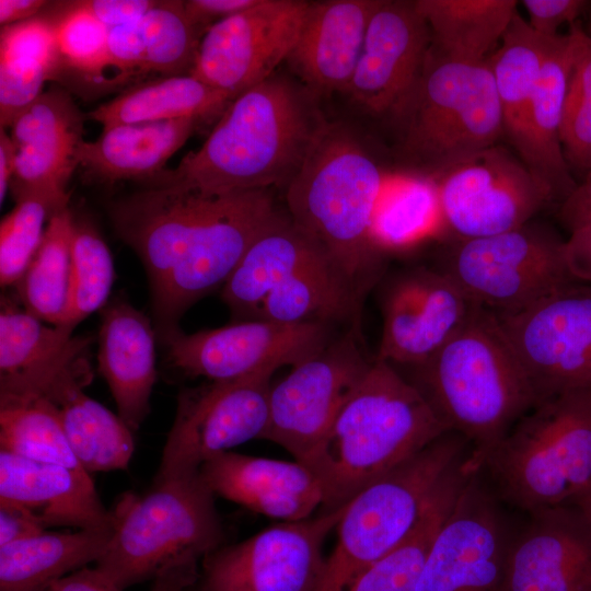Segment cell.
Instances as JSON below:
<instances>
[{
	"instance_id": "1",
	"label": "cell",
	"mask_w": 591,
	"mask_h": 591,
	"mask_svg": "<svg viewBox=\"0 0 591 591\" xmlns=\"http://www.w3.org/2000/svg\"><path fill=\"white\" fill-rule=\"evenodd\" d=\"M280 216L268 189L209 195L148 186L112 206L116 232L143 264L155 332L165 344L181 332L183 314L223 287Z\"/></svg>"
},
{
	"instance_id": "2",
	"label": "cell",
	"mask_w": 591,
	"mask_h": 591,
	"mask_svg": "<svg viewBox=\"0 0 591 591\" xmlns=\"http://www.w3.org/2000/svg\"><path fill=\"white\" fill-rule=\"evenodd\" d=\"M318 96L275 72L234 99L205 142L149 179L202 194L287 186L326 125Z\"/></svg>"
},
{
	"instance_id": "3",
	"label": "cell",
	"mask_w": 591,
	"mask_h": 591,
	"mask_svg": "<svg viewBox=\"0 0 591 591\" xmlns=\"http://www.w3.org/2000/svg\"><path fill=\"white\" fill-rule=\"evenodd\" d=\"M409 367L414 375L407 380L447 429L472 444L465 461L472 473L538 403L496 314L480 306L432 356Z\"/></svg>"
},
{
	"instance_id": "4",
	"label": "cell",
	"mask_w": 591,
	"mask_h": 591,
	"mask_svg": "<svg viewBox=\"0 0 591 591\" xmlns=\"http://www.w3.org/2000/svg\"><path fill=\"white\" fill-rule=\"evenodd\" d=\"M448 431L421 393L375 359L301 463L323 488L324 510H334Z\"/></svg>"
},
{
	"instance_id": "5",
	"label": "cell",
	"mask_w": 591,
	"mask_h": 591,
	"mask_svg": "<svg viewBox=\"0 0 591 591\" xmlns=\"http://www.w3.org/2000/svg\"><path fill=\"white\" fill-rule=\"evenodd\" d=\"M375 161L346 125L327 121L286 186L288 217L325 253L357 298L382 268L371 227L382 194Z\"/></svg>"
},
{
	"instance_id": "6",
	"label": "cell",
	"mask_w": 591,
	"mask_h": 591,
	"mask_svg": "<svg viewBox=\"0 0 591 591\" xmlns=\"http://www.w3.org/2000/svg\"><path fill=\"white\" fill-rule=\"evenodd\" d=\"M389 115L402 159L434 177L497 144L505 135L486 61L455 62L431 48L418 80Z\"/></svg>"
},
{
	"instance_id": "7",
	"label": "cell",
	"mask_w": 591,
	"mask_h": 591,
	"mask_svg": "<svg viewBox=\"0 0 591 591\" xmlns=\"http://www.w3.org/2000/svg\"><path fill=\"white\" fill-rule=\"evenodd\" d=\"M501 502L528 513L569 503L591 480V389L540 401L485 456Z\"/></svg>"
},
{
	"instance_id": "8",
	"label": "cell",
	"mask_w": 591,
	"mask_h": 591,
	"mask_svg": "<svg viewBox=\"0 0 591 591\" xmlns=\"http://www.w3.org/2000/svg\"><path fill=\"white\" fill-rule=\"evenodd\" d=\"M215 497L200 472L155 476L144 495L127 494L113 509L115 530L96 570L124 591L170 567L198 564L225 544Z\"/></svg>"
},
{
	"instance_id": "9",
	"label": "cell",
	"mask_w": 591,
	"mask_h": 591,
	"mask_svg": "<svg viewBox=\"0 0 591 591\" xmlns=\"http://www.w3.org/2000/svg\"><path fill=\"white\" fill-rule=\"evenodd\" d=\"M467 444L463 436L448 431L359 491L336 526L337 541L315 591H345L363 570L401 545L466 457Z\"/></svg>"
},
{
	"instance_id": "10",
	"label": "cell",
	"mask_w": 591,
	"mask_h": 591,
	"mask_svg": "<svg viewBox=\"0 0 591 591\" xmlns=\"http://www.w3.org/2000/svg\"><path fill=\"white\" fill-rule=\"evenodd\" d=\"M439 269L474 304L497 315L526 310L577 282L566 265L565 241L532 221L499 234L456 241Z\"/></svg>"
},
{
	"instance_id": "11",
	"label": "cell",
	"mask_w": 591,
	"mask_h": 591,
	"mask_svg": "<svg viewBox=\"0 0 591 591\" xmlns=\"http://www.w3.org/2000/svg\"><path fill=\"white\" fill-rule=\"evenodd\" d=\"M345 507L221 545L201 559L187 591H315L325 564L324 543Z\"/></svg>"
},
{
	"instance_id": "12",
	"label": "cell",
	"mask_w": 591,
	"mask_h": 591,
	"mask_svg": "<svg viewBox=\"0 0 591 591\" xmlns=\"http://www.w3.org/2000/svg\"><path fill=\"white\" fill-rule=\"evenodd\" d=\"M500 500L471 473L438 531L415 591H503L513 532Z\"/></svg>"
},
{
	"instance_id": "13",
	"label": "cell",
	"mask_w": 591,
	"mask_h": 591,
	"mask_svg": "<svg viewBox=\"0 0 591 591\" xmlns=\"http://www.w3.org/2000/svg\"><path fill=\"white\" fill-rule=\"evenodd\" d=\"M274 373L183 390L155 476L198 474L211 457L253 439L268 424Z\"/></svg>"
},
{
	"instance_id": "14",
	"label": "cell",
	"mask_w": 591,
	"mask_h": 591,
	"mask_svg": "<svg viewBox=\"0 0 591 591\" xmlns=\"http://www.w3.org/2000/svg\"><path fill=\"white\" fill-rule=\"evenodd\" d=\"M436 179L443 230L456 241L517 229L553 205L520 158L498 144Z\"/></svg>"
},
{
	"instance_id": "15",
	"label": "cell",
	"mask_w": 591,
	"mask_h": 591,
	"mask_svg": "<svg viewBox=\"0 0 591 591\" xmlns=\"http://www.w3.org/2000/svg\"><path fill=\"white\" fill-rule=\"evenodd\" d=\"M496 316L538 402L591 389V283H569L526 310Z\"/></svg>"
},
{
	"instance_id": "16",
	"label": "cell",
	"mask_w": 591,
	"mask_h": 591,
	"mask_svg": "<svg viewBox=\"0 0 591 591\" xmlns=\"http://www.w3.org/2000/svg\"><path fill=\"white\" fill-rule=\"evenodd\" d=\"M371 363L351 332L292 367L271 385L268 424L262 439L303 461L327 434Z\"/></svg>"
},
{
	"instance_id": "17",
	"label": "cell",
	"mask_w": 591,
	"mask_h": 591,
	"mask_svg": "<svg viewBox=\"0 0 591 591\" xmlns=\"http://www.w3.org/2000/svg\"><path fill=\"white\" fill-rule=\"evenodd\" d=\"M333 339L332 324L251 318L193 334L178 332L166 345L174 368L222 382L296 367Z\"/></svg>"
},
{
	"instance_id": "18",
	"label": "cell",
	"mask_w": 591,
	"mask_h": 591,
	"mask_svg": "<svg viewBox=\"0 0 591 591\" xmlns=\"http://www.w3.org/2000/svg\"><path fill=\"white\" fill-rule=\"evenodd\" d=\"M310 1L259 0L202 35L190 74L231 102L271 77L298 37Z\"/></svg>"
},
{
	"instance_id": "19",
	"label": "cell",
	"mask_w": 591,
	"mask_h": 591,
	"mask_svg": "<svg viewBox=\"0 0 591 591\" xmlns=\"http://www.w3.org/2000/svg\"><path fill=\"white\" fill-rule=\"evenodd\" d=\"M478 305L441 269L417 267L401 274L383 301L376 360L415 366L432 356Z\"/></svg>"
},
{
	"instance_id": "20",
	"label": "cell",
	"mask_w": 591,
	"mask_h": 591,
	"mask_svg": "<svg viewBox=\"0 0 591 591\" xmlns=\"http://www.w3.org/2000/svg\"><path fill=\"white\" fill-rule=\"evenodd\" d=\"M430 46L415 1L381 0L346 93L371 114H390L418 80Z\"/></svg>"
},
{
	"instance_id": "21",
	"label": "cell",
	"mask_w": 591,
	"mask_h": 591,
	"mask_svg": "<svg viewBox=\"0 0 591 591\" xmlns=\"http://www.w3.org/2000/svg\"><path fill=\"white\" fill-rule=\"evenodd\" d=\"M503 591H591V521L571 503L530 512L512 541Z\"/></svg>"
},
{
	"instance_id": "22",
	"label": "cell",
	"mask_w": 591,
	"mask_h": 591,
	"mask_svg": "<svg viewBox=\"0 0 591 591\" xmlns=\"http://www.w3.org/2000/svg\"><path fill=\"white\" fill-rule=\"evenodd\" d=\"M83 123L71 96L54 88L18 114L10 126L15 147L14 197L42 193L68 206L67 185L79 166Z\"/></svg>"
},
{
	"instance_id": "23",
	"label": "cell",
	"mask_w": 591,
	"mask_h": 591,
	"mask_svg": "<svg viewBox=\"0 0 591 591\" xmlns=\"http://www.w3.org/2000/svg\"><path fill=\"white\" fill-rule=\"evenodd\" d=\"M380 1H310L285 61L294 78L318 97L346 93Z\"/></svg>"
},
{
	"instance_id": "24",
	"label": "cell",
	"mask_w": 591,
	"mask_h": 591,
	"mask_svg": "<svg viewBox=\"0 0 591 591\" xmlns=\"http://www.w3.org/2000/svg\"><path fill=\"white\" fill-rule=\"evenodd\" d=\"M199 472L215 496L282 522L308 519L324 503L318 479L297 460L227 451L206 461Z\"/></svg>"
},
{
	"instance_id": "25",
	"label": "cell",
	"mask_w": 591,
	"mask_h": 591,
	"mask_svg": "<svg viewBox=\"0 0 591 591\" xmlns=\"http://www.w3.org/2000/svg\"><path fill=\"white\" fill-rule=\"evenodd\" d=\"M0 501L33 512L46 528L96 529L114 523L85 471L0 450Z\"/></svg>"
},
{
	"instance_id": "26",
	"label": "cell",
	"mask_w": 591,
	"mask_h": 591,
	"mask_svg": "<svg viewBox=\"0 0 591 591\" xmlns=\"http://www.w3.org/2000/svg\"><path fill=\"white\" fill-rule=\"evenodd\" d=\"M569 68V37L559 35L517 128L508 137L520 160L558 207L578 184L560 139Z\"/></svg>"
},
{
	"instance_id": "27",
	"label": "cell",
	"mask_w": 591,
	"mask_h": 591,
	"mask_svg": "<svg viewBox=\"0 0 591 591\" xmlns=\"http://www.w3.org/2000/svg\"><path fill=\"white\" fill-rule=\"evenodd\" d=\"M74 327L45 322L2 299L0 313V397L44 396L80 356L90 339L72 336Z\"/></svg>"
},
{
	"instance_id": "28",
	"label": "cell",
	"mask_w": 591,
	"mask_h": 591,
	"mask_svg": "<svg viewBox=\"0 0 591 591\" xmlns=\"http://www.w3.org/2000/svg\"><path fill=\"white\" fill-rule=\"evenodd\" d=\"M97 363L118 416L131 431L138 430L150 413L157 380L155 328L149 317L126 301L107 304L102 310Z\"/></svg>"
},
{
	"instance_id": "29",
	"label": "cell",
	"mask_w": 591,
	"mask_h": 591,
	"mask_svg": "<svg viewBox=\"0 0 591 591\" xmlns=\"http://www.w3.org/2000/svg\"><path fill=\"white\" fill-rule=\"evenodd\" d=\"M85 356L67 367L44 397L56 406L69 445L86 473L126 470L135 449L132 431L84 393L92 381Z\"/></svg>"
},
{
	"instance_id": "30",
	"label": "cell",
	"mask_w": 591,
	"mask_h": 591,
	"mask_svg": "<svg viewBox=\"0 0 591 591\" xmlns=\"http://www.w3.org/2000/svg\"><path fill=\"white\" fill-rule=\"evenodd\" d=\"M198 124L195 119H174L105 128L96 140L80 144L79 166L101 183L148 182L164 171L167 160L184 146Z\"/></svg>"
},
{
	"instance_id": "31",
	"label": "cell",
	"mask_w": 591,
	"mask_h": 591,
	"mask_svg": "<svg viewBox=\"0 0 591 591\" xmlns=\"http://www.w3.org/2000/svg\"><path fill=\"white\" fill-rule=\"evenodd\" d=\"M200 39L183 1H158L139 20L109 30L111 65L125 74H189Z\"/></svg>"
},
{
	"instance_id": "32",
	"label": "cell",
	"mask_w": 591,
	"mask_h": 591,
	"mask_svg": "<svg viewBox=\"0 0 591 591\" xmlns=\"http://www.w3.org/2000/svg\"><path fill=\"white\" fill-rule=\"evenodd\" d=\"M323 258L321 247L281 215L247 248L222 287V300L235 316L255 318L275 288Z\"/></svg>"
},
{
	"instance_id": "33",
	"label": "cell",
	"mask_w": 591,
	"mask_h": 591,
	"mask_svg": "<svg viewBox=\"0 0 591 591\" xmlns=\"http://www.w3.org/2000/svg\"><path fill=\"white\" fill-rule=\"evenodd\" d=\"M114 530L115 520L96 529L45 531L0 546V591H45L56 580L96 563Z\"/></svg>"
},
{
	"instance_id": "34",
	"label": "cell",
	"mask_w": 591,
	"mask_h": 591,
	"mask_svg": "<svg viewBox=\"0 0 591 591\" xmlns=\"http://www.w3.org/2000/svg\"><path fill=\"white\" fill-rule=\"evenodd\" d=\"M63 70L53 18L35 16L2 27L1 128H10L18 114L43 93L45 82L56 79Z\"/></svg>"
},
{
	"instance_id": "35",
	"label": "cell",
	"mask_w": 591,
	"mask_h": 591,
	"mask_svg": "<svg viewBox=\"0 0 591 591\" xmlns=\"http://www.w3.org/2000/svg\"><path fill=\"white\" fill-rule=\"evenodd\" d=\"M231 101L193 74L162 77L132 86L89 114L103 129L174 119L220 118Z\"/></svg>"
},
{
	"instance_id": "36",
	"label": "cell",
	"mask_w": 591,
	"mask_h": 591,
	"mask_svg": "<svg viewBox=\"0 0 591 591\" xmlns=\"http://www.w3.org/2000/svg\"><path fill=\"white\" fill-rule=\"evenodd\" d=\"M514 0H415L426 20L430 48L462 63L483 62L517 12Z\"/></svg>"
},
{
	"instance_id": "37",
	"label": "cell",
	"mask_w": 591,
	"mask_h": 591,
	"mask_svg": "<svg viewBox=\"0 0 591 591\" xmlns=\"http://www.w3.org/2000/svg\"><path fill=\"white\" fill-rule=\"evenodd\" d=\"M361 301L327 258L285 280L260 304L255 318L285 324H332L356 316Z\"/></svg>"
},
{
	"instance_id": "38",
	"label": "cell",
	"mask_w": 591,
	"mask_h": 591,
	"mask_svg": "<svg viewBox=\"0 0 591 591\" xmlns=\"http://www.w3.org/2000/svg\"><path fill=\"white\" fill-rule=\"evenodd\" d=\"M461 462L447 477L422 519L395 549L363 570L345 591H415L431 544L471 473Z\"/></svg>"
},
{
	"instance_id": "39",
	"label": "cell",
	"mask_w": 591,
	"mask_h": 591,
	"mask_svg": "<svg viewBox=\"0 0 591 591\" xmlns=\"http://www.w3.org/2000/svg\"><path fill=\"white\" fill-rule=\"evenodd\" d=\"M558 36L540 35L515 12L500 46L485 59L499 96L507 137L517 128Z\"/></svg>"
},
{
	"instance_id": "40",
	"label": "cell",
	"mask_w": 591,
	"mask_h": 591,
	"mask_svg": "<svg viewBox=\"0 0 591 591\" xmlns=\"http://www.w3.org/2000/svg\"><path fill=\"white\" fill-rule=\"evenodd\" d=\"M73 221L68 208L50 217L37 252L14 286L22 306L49 325H61L68 305Z\"/></svg>"
},
{
	"instance_id": "41",
	"label": "cell",
	"mask_w": 591,
	"mask_h": 591,
	"mask_svg": "<svg viewBox=\"0 0 591 591\" xmlns=\"http://www.w3.org/2000/svg\"><path fill=\"white\" fill-rule=\"evenodd\" d=\"M0 450L84 471L69 445L56 406L44 396L0 397Z\"/></svg>"
},
{
	"instance_id": "42",
	"label": "cell",
	"mask_w": 591,
	"mask_h": 591,
	"mask_svg": "<svg viewBox=\"0 0 591 591\" xmlns=\"http://www.w3.org/2000/svg\"><path fill=\"white\" fill-rule=\"evenodd\" d=\"M443 230L433 182H414L381 194L371 227L380 254L398 251Z\"/></svg>"
},
{
	"instance_id": "43",
	"label": "cell",
	"mask_w": 591,
	"mask_h": 591,
	"mask_svg": "<svg viewBox=\"0 0 591 591\" xmlns=\"http://www.w3.org/2000/svg\"><path fill=\"white\" fill-rule=\"evenodd\" d=\"M570 68L563 106L560 139L571 171H591V35L579 23L570 25Z\"/></svg>"
},
{
	"instance_id": "44",
	"label": "cell",
	"mask_w": 591,
	"mask_h": 591,
	"mask_svg": "<svg viewBox=\"0 0 591 591\" xmlns=\"http://www.w3.org/2000/svg\"><path fill=\"white\" fill-rule=\"evenodd\" d=\"M114 280L111 252L92 223L73 221L71 276L67 310L61 325L74 327L103 308Z\"/></svg>"
},
{
	"instance_id": "45",
	"label": "cell",
	"mask_w": 591,
	"mask_h": 591,
	"mask_svg": "<svg viewBox=\"0 0 591 591\" xmlns=\"http://www.w3.org/2000/svg\"><path fill=\"white\" fill-rule=\"evenodd\" d=\"M15 207L0 224V282L15 286L35 253L45 230L44 223L66 208L42 193H27L15 197Z\"/></svg>"
},
{
	"instance_id": "46",
	"label": "cell",
	"mask_w": 591,
	"mask_h": 591,
	"mask_svg": "<svg viewBox=\"0 0 591 591\" xmlns=\"http://www.w3.org/2000/svg\"><path fill=\"white\" fill-rule=\"evenodd\" d=\"M59 13L53 19L65 69L90 80L100 79L105 69L112 67L109 28L77 1L66 3Z\"/></svg>"
},
{
	"instance_id": "47",
	"label": "cell",
	"mask_w": 591,
	"mask_h": 591,
	"mask_svg": "<svg viewBox=\"0 0 591 591\" xmlns=\"http://www.w3.org/2000/svg\"><path fill=\"white\" fill-rule=\"evenodd\" d=\"M583 0H523L530 26L540 35L553 38L564 24L572 25L589 5Z\"/></svg>"
},
{
	"instance_id": "48",
	"label": "cell",
	"mask_w": 591,
	"mask_h": 591,
	"mask_svg": "<svg viewBox=\"0 0 591 591\" xmlns=\"http://www.w3.org/2000/svg\"><path fill=\"white\" fill-rule=\"evenodd\" d=\"M78 4L109 30L142 18L158 1L152 0H81Z\"/></svg>"
},
{
	"instance_id": "49",
	"label": "cell",
	"mask_w": 591,
	"mask_h": 591,
	"mask_svg": "<svg viewBox=\"0 0 591 591\" xmlns=\"http://www.w3.org/2000/svg\"><path fill=\"white\" fill-rule=\"evenodd\" d=\"M259 0H187L183 1L192 24L205 34L213 24L254 7Z\"/></svg>"
},
{
	"instance_id": "50",
	"label": "cell",
	"mask_w": 591,
	"mask_h": 591,
	"mask_svg": "<svg viewBox=\"0 0 591 591\" xmlns=\"http://www.w3.org/2000/svg\"><path fill=\"white\" fill-rule=\"evenodd\" d=\"M44 523L28 509L0 501V546L28 538L46 531Z\"/></svg>"
},
{
	"instance_id": "51",
	"label": "cell",
	"mask_w": 591,
	"mask_h": 591,
	"mask_svg": "<svg viewBox=\"0 0 591 591\" xmlns=\"http://www.w3.org/2000/svg\"><path fill=\"white\" fill-rule=\"evenodd\" d=\"M565 258L575 281L591 283V223L570 232L565 241Z\"/></svg>"
},
{
	"instance_id": "52",
	"label": "cell",
	"mask_w": 591,
	"mask_h": 591,
	"mask_svg": "<svg viewBox=\"0 0 591 591\" xmlns=\"http://www.w3.org/2000/svg\"><path fill=\"white\" fill-rule=\"evenodd\" d=\"M558 216L570 232L591 223V171L559 205Z\"/></svg>"
},
{
	"instance_id": "53",
	"label": "cell",
	"mask_w": 591,
	"mask_h": 591,
	"mask_svg": "<svg viewBox=\"0 0 591 591\" xmlns=\"http://www.w3.org/2000/svg\"><path fill=\"white\" fill-rule=\"evenodd\" d=\"M45 591H118L96 568L84 567L53 582Z\"/></svg>"
},
{
	"instance_id": "54",
	"label": "cell",
	"mask_w": 591,
	"mask_h": 591,
	"mask_svg": "<svg viewBox=\"0 0 591 591\" xmlns=\"http://www.w3.org/2000/svg\"><path fill=\"white\" fill-rule=\"evenodd\" d=\"M198 572L197 564L170 567L152 580L151 591H187V588L196 581Z\"/></svg>"
},
{
	"instance_id": "55",
	"label": "cell",
	"mask_w": 591,
	"mask_h": 591,
	"mask_svg": "<svg viewBox=\"0 0 591 591\" xmlns=\"http://www.w3.org/2000/svg\"><path fill=\"white\" fill-rule=\"evenodd\" d=\"M50 2L43 0H0L2 27L35 18Z\"/></svg>"
},
{
	"instance_id": "56",
	"label": "cell",
	"mask_w": 591,
	"mask_h": 591,
	"mask_svg": "<svg viewBox=\"0 0 591 591\" xmlns=\"http://www.w3.org/2000/svg\"><path fill=\"white\" fill-rule=\"evenodd\" d=\"M15 164L14 143L3 128L0 130V201L2 202L12 181Z\"/></svg>"
},
{
	"instance_id": "57",
	"label": "cell",
	"mask_w": 591,
	"mask_h": 591,
	"mask_svg": "<svg viewBox=\"0 0 591 591\" xmlns=\"http://www.w3.org/2000/svg\"><path fill=\"white\" fill-rule=\"evenodd\" d=\"M569 503L576 506L591 521V480Z\"/></svg>"
},
{
	"instance_id": "58",
	"label": "cell",
	"mask_w": 591,
	"mask_h": 591,
	"mask_svg": "<svg viewBox=\"0 0 591 591\" xmlns=\"http://www.w3.org/2000/svg\"><path fill=\"white\" fill-rule=\"evenodd\" d=\"M589 7V18H588V27H589V34L591 35V2L588 5Z\"/></svg>"
}]
</instances>
